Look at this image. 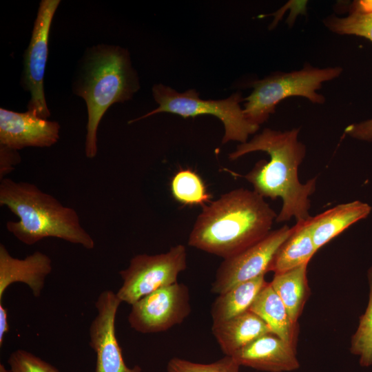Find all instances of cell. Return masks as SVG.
Here are the masks:
<instances>
[{
    "label": "cell",
    "instance_id": "obj_1",
    "mask_svg": "<svg viewBox=\"0 0 372 372\" xmlns=\"http://www.w3.org/2000/svg\"><path fill=\"white\" fill-rule=\"evenodd\" d=\"M299 132L298 128L284 132L265 128L251 141L238 145L229 154L232 161L257 151L269 155V161L261 160L256 163L245 178L262 197L282 199L277 223L288 221L291 218L298 223L311 217L309 196L316 190V177L305 183L299 180L298 167L306 154L305 145L298 141Z\"/></svg>",
    "mask_w": 372,
    "mask_h": 372
},
{
    "label": "cell",
    "instance_id": "obj_2",
    "mask_svg": "<svg viewBox=\"0 0 372 372\" xmlns=\"http://www.w3.org/2000/svg\"><path fill=\"white\" fill-rule=\"evenodd\" d=\"M277 216L255 191L236 189L203 207L188 245L227 259L267 236Z\"/></svg>",
    "mask_w": 372,
    "mask_h": 372
},
{
    "label": "cell",
    "instance_id": "obj_3",
    "mask_svg": "<svg viewBox=\"0 0 372 372\" xmlns=\"http://www.w3.org/2000/svg\"><path fill=\"white\" fill-rule=\"evenodd\" d=\"M140 87L130 53L120 46L98 44L86 49L75 71L73 92L82 98L87 110L85 141L87 158L98 152L97 131L108 108L131 99Z\"/></svg>",
    "mask_w": 372,
    "mask_h": 372
},
{
    "label": "cell",
    "instance_id": "obj_4",
    "mask_svg": "<svg viewBox=\"0 0 372 372\" xmlns=\"http://www.w3.org/2000/svg\"><path fill=\"white\" fill-rule=\"evenodd\" d=\"M0 205L19 218L18 221H8L6 226L25 245H32L52 237L87 249L94 247V240L82 227L76 210L63 205L32 183L8 178L1 180Z\"/></svg>",
    "mask_w": 372,
    "mask_h": 372
},
{
    "label": "cell",
    "instance_id": "obj_5",
    "mask_svg": "<svg viewBox=\"0 0 372 372\" xmlns=\"http://www.w3.org/2000/svg\"><path fill=\"white\" fill-rule=\"evenodd\" d=\"M341 67L313 68L306 64L300 70L278 72L251 84L252 92L245 99L244 114L251 123L260 126L276 112V105L286 98L301 96L313 103L323 104L325 97L316 92L324 82L342 74Z\"/></svg>",
    "mask_w": 372,
    "mask_h": 372
},
{
    "label": "cell",
    "instance_id": "obj_6",
    "mask_svg": "<svg viewBox=\"0 0 372 372\" xmlns=\"http://www.w3.org/2000/svg\"><path fill=\"white\" fill-rule=\"evenodd\" d=\"M152 95L158 107L143 116L129 121V123L146 118L161 112L178 114L183 118L209 114L218 118L223 123L225 134L222 143L229 141L247 142L250 134L256 132L259 127L249 122L245 116L240 103L244 101L240 92H236L225 99L203 100L195 90L178 92L172 87L156 84Z\"/></svg>",
    "mask_w": 372,
    "mask_h": 372
},
{
    "label": "cell",
    "instance_id": "obj_7",
    "mask_svg": "<svg viewBox=\"0 0 372 372\" xmlns=\"http://www.w3.org/2000/svg\"><path fill=\"white\" fill-rule=\"evenodd\" d=\"M187 259L183 245L158 254L134 256L128 267L119 272L123 283L117 296L122 302L132 305L143 296L177 282L178 275L187 268Z\"/></svg>",
    "mask_w": 372,
    "mask_h": 372
},
{
    "label": "cell",
    "instance_id": "obj_8",
    "mask_svg": "<svg viewBox=\"0 0 372 372\" xmlns=\"http://www.w3.org/2000/svg\"><path fill=\"white\" fill-rule=\"evenodd\" d=\"M131 306L129 324L141 333L166 331L181 324L192 311L189 289L178 282L143 296Z\"/></svg>",
    "mask_w": 372,
    "mask_h": 372
},
{
    "label": "cell",
    "instance_id": "obj_9",
    "mask_svg": "<svg viewBox=\"0 0 372 372\" xmlns=\"http://www.w3.org/2000/svg\"><path fill=\"white\" fill-rule=\"evenodd\" d=\"M59 0H42L34 23L31 39L24 53L21 84L30 94L28 111L47 119L50 112L47 105L43 79L48 54L51 23Z\"/></svg>",
    "mask_w": 372,
    "mask_h": 372
},
{
    "label": "cell",
    "instance_id": "obj_10",
    "mask_svg": "<svg viewBox=\"0 0 372 372\" xmlns=\"http://www.w3.org/2000/svg\"><path fill=\"white\" fill-rule=\"evenodd\" d=\"M292 231L288 225L271 230L262 239L238 254L221 262L211 291L223 293L241 282L254 279L269 271L277 251Z\"/></svg>",
    "mask_w": 372,
    "mask_h": 372
},
{
    "label": "cell",
    "instance_id": "obj_11",
    "mask_svg": "<svg viewBox=\"0 0 372 372\" xmlns=\"http://www.w3.org/2000/svg\"><path fill=\"white\" fill-rule=\"evenodd\" d=\"M121 302L111 290L101 292L95 302L97 314L89 329V344L96 356L95 372H142L137 365H126L116 336V316Z\"/></svg>",
    "mask_w": 372,
    "mask_h": 372
},
{
    "label": "cell",
    "instance_id": "obj_12",
    "mask_svg": "<svg viewBox=\"0 0 372 372\" xmlns=\"http://www.w3.org/2000/svg\"><path fill=\"white\" fill-rule=\"evenodd\" d=\"M60 125L33 113L0 109V145L19 151L25 147H50L59 139Z\"/></svg>",
    "mask_w": 372,
    "mask_h": 372
},
{
    "label": "cell",
    "instance_id": "obj_13",
    "mask_svg": "<svg viewBox=\"0 0 372 372\" xmlns=\"http://www.w3.org/2000/svg\"><path fill=\"white\" fill-rule=\"evenodd\" d=\"M240 366L267 372H285L300 366L296 347L268 333L234 353Z\"/></svg>",
    "mask_w": 372,
    "mask_h": 372
},
{
    "label": "cell",
    "instance_id": "obj_14",
    "mask_svg": "<svg viewBox=\"0 0 372 372\" xmlns=\"http://www.w3.org/2000/svg\"><path fill=\"white\" fill-rule=\"evenodd\" d=\"M52 270V260L45 254L36 251L19 259L12 256L5 245L0 244V302L7 288L15 282L27 285L34 296L39 297Z\"/></svg>",
    "mask_w": 372,
    "mask_h": 372
},
{
    "label": "cell",
    "instance_id": "obj_15",
    "mask_svg": "<svg viewBox=\"0 0 372 372\" xmlns=\"http://www.w3.org/2000/svg\"><path fill=\"white\" fill-rule=\"evenodd\" d=\"M371 207L360 200L338 205L307 220L317 251L351 225L366 218Z\"/></svg>",
    "mask_w": 372,
    "mask_h": 372
},
{
    "label": "cell",
    "instance_id": "obj_16",
    "mask_svg": "<svg viewBox=\"0 0 372 372\" xmlns=\"http://www.w3.org/2000/svg\"><path fill=\"white\" fill-rule=\"evenodd\" d=\"M211 331L223 353L229 356L261 335L271 333L266 323L249 310L212 323Z\"/></svg>",
    "mask_w": 372,
    "mask_h": 372
},
{
    "label": "cell",
    "instance_id": "obj_17",
    "mask_svg": "<svg viewBox=\"0 0 372 372\" xmlns=\"http://www.w3.org/2000/svg\"><path fill=\"white\" fill-rule=\"evenodd\" d=\"M249 310L261 318L272 333L296 347L297 323L291 320L270 283L267 282L258 293Z\"/></svg>",
    "mask_w": 372,
    "mask_h": 372
},
{
    "label": "cell",
    "instance_id": "obj_18",
    "mask_svg": "<svg viewBox=\"0 0 372 372\" xmlns=\"http://www.w3.org/2000/svg\"><path fill=\"white\" fill-rule=\"evenodd\" d=\"M316 251L307 220L296 223L274 256L269 271L279 273L308 264Z\"/></svg>",
    "mask_w": 372,
    "mask_h": 372
},
{
    "label": "cell",
    "instance_id": "obj_19",
    "mask_svg": "<svg viewBox=\"0 0 372 372\" xmlns=\"http://www.w3.org/2000/svg\"><path fill=\"white\" fill-rule=\"evenodd\" d=\"M267 284L265 275H262L218 294L211 308L213 323L225 321L248 311Z\"/></svg>",
    "mask_w": 372,
    "mask_h": 372
},
{
    "label": "cell",
    "instance_id": "obj_20",
    "mask_svg": "<svg viewBox=\"0 0 372 372\" xmlns=\"http://www.w3.org/2000/svg\"><path fill=\"white\" fill-rule=\"evenodd\" d=\"M307 265L304 264L282 273H275L269 282L286 307L291 320L296 323L309 293Z\"/></svg>",
    "mask_w": 372,
    "mask_h": 372
},
{
    "label": "cell",
    "instance_id": "obj_21",
    "mask_svg": "<svg viewBox=\"0 0 372 372\" xmlns=\"http://www.w3.org/2000/svg\"><path fill=\"white\" fill-rule=\"evenodd\" d=\"M170 189L174 198L184 205H204L211 198L202 178L191 169H179L172 177Z\"/></svg>",
    "mask_w": 372,
    "mask_h": 372
},
{
    "label": "cell",
    "instance_id": "obj_22",
    "mask_svg": "<svg viewBox=\"0 0 372 372\" xmlns=\"http://www.w3.org/2000/svg\"><path fill=\"white\" fill-rule=\"evenodd\" d=\"M323 23L334 33L362 37L372 42V11L364 12L350 6L347 17L331 14L325 18Z\"/></svg>",
    "mask_w": 372,
    "mask_h": 372
},
{
    "label": "cell",
    "instance_id": "obj_23",
    "mask_svg": "<svg viewBox=\"0 0 372 372\" xmlns=\"http://www.w3.org/2000/svg\"><path fill=\"white\" fill-rule=\"evenodd\" d=\"M369 300L365 313L360 318L356 332L351 338V352L360 356L362 366L372 364V267L368 271Z\"/></svg>",
    "mask_w": 372,
    "mask_h": 372
},
{
    "label": "cell",
    "instance_id": "obj_24",
    "mask_svg": "<svg viewBox=\"0 0 372 372\" xmlns=\"http://www.w3.org/2000/svg\"><path fill=\"white\" fill-rule=\"evenodd\" d=\"M240 365L229 355L211 363L194 362L180 358H171L167 372H239Z\"/></svg>",
    "mask_w": 372,
    "mask_h": 372
},
{
    "label": "cell",
    "instance_id": "obj_25",
    "mask_svg": "<svg viewBox=\"0 0 372 372\" xmlns=\"http://www.w3.org/2000/svg\"><path fill=\"white\" fill-rule=\"evenodd\" d=\"M8 363L11 372H60L50 363L23 349L13 351Z\"/></svg>",
    "mask_w": 372,
    "mask_h": 372
},
{
    "label": "cell",
    "instance_id": "obj_26",
    "mask_svg": "<svg viewBox=\"0 0 372 372\" xmlns=\"http://www.w3.org/2000/svg\"><path fill=\"white\" fill-rule=\"evenodd\" d=\"M21 160L17 150L0 145V179L12 172Z\"/></svg>",
    "mask_w": 372,
    "mask_h": 372
},
{
    "label": "cell",
    "instance_id": "obj_27",
    "mask_svg": "<svg viewBox=\"0 0 372 372\" xmlns=\"http://www.w3.org/2000/svg\"><path fill=\"white\" fill-rule=\"evenodd\" d=\"M344 133L355 139L372 141V118L348 125L344 129Z\"/></svg>",
    "mask_w": 372,
    "mask_h": 372
},
{
    "label": "cell",
    "instance_id": "obj_28",
    "mask_svg": "<svg viewBox=\"0 0 372 372\" xmlns=\"http://www.w3.org/2000/svg\"><path fill=\"white\" fill-rule=\"evenodd\" d=\"M9 331L8 311L1 302H0V347L4 341L5 334Z\"/></svg>",
    "mask_w": 372,
    "mask_h": 372
},
{
    "label": "cell",
    "instance_id": "obj_29",
    "mask_svg": "<svg viewBox=\"0 0 372 372\" xmlns=\"http://www.w3.org/2000/svg\"><path fill=\"white\" fill-rule=\"evenodd\" d=\"M350 6L361 11L371 12L372 11V1H355Z\"/></svg>",
    "mask_w": 372,
    "mask_h": 372
}]
</instances>
